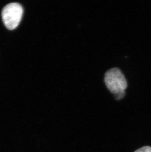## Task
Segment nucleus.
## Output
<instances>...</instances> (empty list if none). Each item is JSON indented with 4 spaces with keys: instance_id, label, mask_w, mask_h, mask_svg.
<instances>
[{
    "instance_id": "obj_1",
    "label": "nucleus",
    "mask_w": 151,
    "mask_h": 152,
    "mask_svg": "<svg viewBox=\"0 0 151 152\" xmlns=\"http://www.w3.org/2000/svg\"><path fill=\"white\" fill-rule=\"evenodd\" d=\"M105 82L116 99L119 100L124 98L128 85L127 80L120 69L113 68L107 71L105 75Z\"/></svg>"
},
{
    "instance_id": "obj_3",
    "label": "nucleus",
    "mask_w": 151,
    "mask_h": 152,
    "mask_svg": "<svg viewBox=\"0 0 151 152\" xmlns=\"http://www.w3.org/2000/svg\"><path fill=\"white\" fill-rule=\"evenodd\" d=\"M134 152H151V147L150 146L143 147Z\"/></svg>"
},
{
    "instance_id": "obj_2",
    "label": "nucleus",
    "mask_w": 151,
    "mask_h": 152,
    "mask_svg": "<svg viewBox=\"0 0 151 152\" xmlns=\"http://www.w3.org/2000/svg\"><path fill=\"white\" fill-rule=\"evenodd\" d=\"M23 14V7L20 4L12 3L7 4L1 12L4 25L9 30L15 29L21 21Z\"/></svg>"
}]
</instances>
